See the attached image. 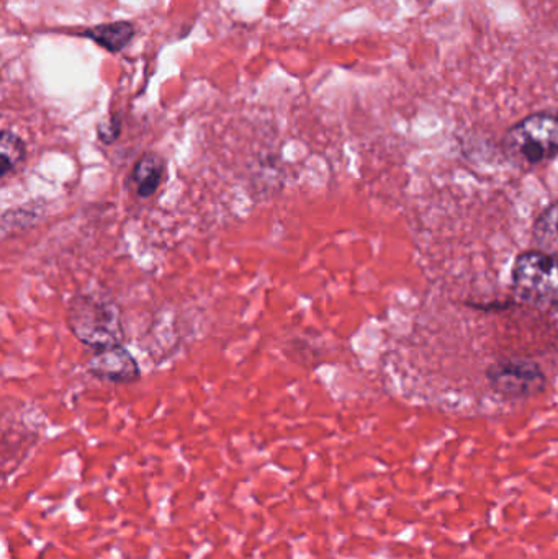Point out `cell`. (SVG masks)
Segmentation results:
<instances>
[{
  "label": "cell",
  "instance_id": "cell-9",
  "mask_svg": "<svg viewBox=\"0 0 558 559\" xmlns=\"http://www.w3.org/2000/svg\"><path fill=\"white\" fill-rule=\"evenodd\" d=\"M0 156H2V169H0V177L7 179L10 174L15 173L26 157V146L19 134L12 131H2L0 138Z\"/></svg>",
  "mask_w": 558,
  "mask_h": 559
},
{
  "label": "cell",
  "instance_id": "cell-4",
  "mask_svg": "<svg viewBox=\"0 0 558 559\" xmlns=\"http://www.w3.org/2000/svg\"><path fill=\"white\" fill-rule=\"evenodd\" d=\"M491 390L508 400H526L539 396L547 386L543 368L530 358H501L487 370Z\"/></svg>",
  "mask_w": 558,
  "mask_h": 559
},
{
  "label": "cell",
  "instance_id": "cell-6",
  "mask_svg": "<svg viewBox=\"0 0 558 559\" xmlns=\"http://www.w3.org/2000/svg\"><path fill=\"white\" fill-rule=\"evenodd\" d=\"M164 176H166V160L161 154L150 151L134 163L128 177V187L138 199H151L159 190Z\"/></svg>",
  "mask_w": 558,
  "mask_h": 559
},
{
  "label": "cell",
  "instance_id": "cell-10",
  "mask_svg": "<svg viewBox=\"0 0 558 559\" xmlns=\"http://www.w3.org/2000/svg\"><path fill=\"white\" fill-rule=\"evenodd\" d=\"M121 120L118 117H108L97 127L98 140L105 144L115 143L120 136Z\"/></svg>",
  "mask_w": 558,
  "mask_h": 559
},
{
  "label": "cell",
  "instance_id": "cell-3",
  "mask_svg": "<svg viewBox=\"0 0 558 559\" xmlns=\"http://www.w3.org/2000/svg\"><path fill=\"white\" fill-rule=\"evenodd\" d=\"M513 292L524 305L558 309V259L543 251L523 252L514 261Z\"/></svg>",
  "mask_w": 558,
  "mask_h": 559
},
{
  "label": "cell",
  "instance_id": "cell-2",
  "mask_svg": "<svg viewBox=\"0 0 558 559\" xmlns=\"http://www.w3.org/2000/svg\"><path fill=\"white\" fill-rule=\"evenodd\" d=\"M503 150L518 166L534 167L554 159L558 154V111L530 115L511 127Z\"/></svg>",
  "mask_w": 558,
  "mask_h": 559
},
{
  "label": "cell",
  "instance_id": "cell-1",
  "mask_svg": "<svg viewBox=\"0 0 558 559\" xmlns=\"http://www.w3.org/2000/svg\"><path fill=\"white\" fill-rule=\"evenodd\" d=\"M66 322L81 344L95 352L123 344L120 306L105 293H78L69 301Z\"/></svg>",
  "mask_w": 558,
  "mask_h": 559
},
{
  "label": "cell",
  "instance_id": "cell-7",
  "mask_svg": "<svg viewBox=\"0 0 558 559\" xmlns=\"http://www.w3.org/2000/svg\"><path fill=\"white\" fill-rule=\"evenodd\" d=\"M82 36L97 43L110 52H120L130 45L134 36V26L130 22H111L107 25L92 26L84 29Z\"/></svg>",
  "mask_w": 558,
  "mask_h": 559
},
{
  "label": "cell",
  "instance_id": "cell-8",
  "mask_svg": "<svg viewBox=\"0 0 558 559\" xmlns=\"http://www.w3.org/2000/svg\"><path fill=\"white\" fill-rule=\"evenodd\" d=\"M533 236L539 251L558 259V202L541 213L534 225Z\"/></svg>",
  "mask_w": 558,
  "mask_h": 559
},
{
  "label": "cell",
  "instance_id": "cell-5",
  "mask_svg": "<svg viewBox=\"0 0 558 559\" xmlns=\"http://www.w3.org/2000/svg\"><path fill=\"white\" fill-rule=\"evenodd\" d=\"M87 370L92 377L114 384H131L141 378L136 360L123 345L95 352L88 360Z\"/></svg>",
  "mask_w": 558,
  "mask_h": 559
}]
</instances>
